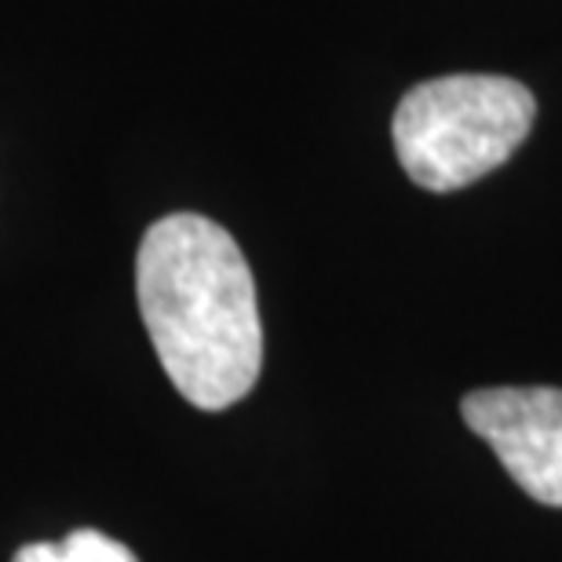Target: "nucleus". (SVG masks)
<instances>
[{"instance_id": "obj_2", "label": "nucleus", "mask_w": 562, "mask_h": 562, "mask_svg": "<svg viewBox=\"0 0 562 562\" xmlns=\"http://www.w3.org/2000/svg\"><path fill=\"white\" fill-rule=\"evenodd\" d=\"M533 114L537 99L512 77L453 74L409 88L391 136L413 183L449 194L508 161L530 136Z\"/></svg>"}, {"instance_id": "obj_1", "label": "nucleus", "mask_w": 562, "mask_h": 562, "mask_svg": "<svg viewBox=\"0 0 562 562\" xmlns=\"http://www.w3.org/2000/svg\"><path fill=\"white\" fill-rule=\"evenodd\" d=\"M143 325L172 387L220 413L241 402L263 369V322L249 260L220 223L172 212L143 234L136 256Z\"/></svg>"}, {"instance_id": "obj_4", "label": "nucleus", "mask_w": 562, "mask_h": 562, "mask_svg": "<svg viewBox=\"0 0 562 562\" xmlns=\"http://www.w3.org/2000/svg\"><path fill=\"white\" fill-rule=\"evenodd\" d=\"M11 562H139V555L99 530H74L66 541L22 544Z\"/></svg>"}, {"instance_id": "obj_3", "label": "nucleus", "mask_w": 562, "mask_h": 562, "mask_svg": "<svg viewBox=\"0 0 562 562\" xmlns=\"http://www.w3.org/2000/svg\"><path fill=\"white\" fill-rule=\"evenodd\" d=\"M464 424L537 504L562 508V391L482 387L460 402Z\"/></svg>"}]
</instances>
